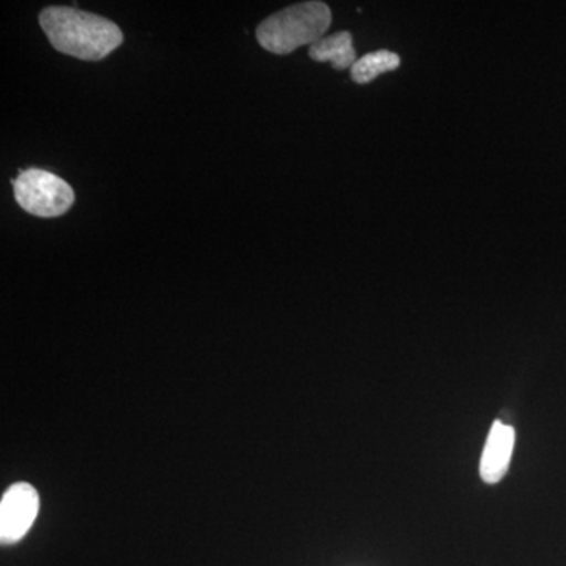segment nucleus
<instances>
[{
    "instance_id": "1",
    "label": "nucleus",
    "mask_w": 566,
    "mask_h": 566,
    "mask_svg": "<svg viewBox=\"0 0 566 566\" xmlns=\"http://www.w3.org/2000/svg\"><path fill=\"white\" fill-rule=\"evenodd\" d=\"M40 25L54 50L81 61H102L123 43L115 22L73 7H48Z\"/></svg>"
},
{
    "instance_id": "2",
    "label": "nucleus",
    "mask_w": 566,
    "mask_h": 566,
    "mask_svg": "<svg viewBox=\"0 0 566 566\" xmlns=\"http://www.w3.org/2000/svg\"><path fill=\"white\" fill-rule=\"evenodd\" d=\"M333 13L323 2H303L271 14L256 28L264 50L285 55L305 44H315L331 28Z\"/></svg>"
},
{
    "instance_id": "3",
    "label": "nucleus",
    "mask_w": 566,
    "mask_h": 566,
    "mask_svg": "<svg viewBox=\"0 0 566 566\" xmlns=\"http://www.w3.org/2000/svg\"><path fill=\"white\" fill-rule=\"evenodd\" d=\"M13 191L22 210L39 218H57L74 203L73 188L48 170H24L13 181Z\"/></svg>"
},
{
    "instance_id": "4",
    "label": "nucleus",
    "mask_w": 566,
    "mask_h": 566,
    "mask_svg": "<svg viewBox=\"0 0 566 566\" xmlns=\"http://www.w3.org/2000/svg\"><path fill=\"white\" fill-rule=\"evenodd\" d=\"M40 497L29 483L10 486L0 501V539L2 543L20 542L28 534L39 515Z\"/></svg>"
},
{
    "instance_id": "5",
    "label": "nucleus",
    "mask_w": 566,
    "mask_h": 566,
    "mask_svg": "<svg viewBox=\"0 0 566 566\" xmlns=\"http://www.w3.org/2000/svg\"><path fill=\"white\" fill-rule=\"evenodd\" d=\"M515 441V428L495 420L490 434H488L482 460H480V476L488 485L501 482L509 472Z\"/></svg>"
},
{
    "instance_id": "6",
    "label": "nucleus",
    "mask_w": 566,
    "mask_h": 566,
    "mask_svg": "<svg viewBox=\"0 0 566 566\" xmlns=\"http://www.w3.org/2000/svg\"><path fill=\"white\" fill-rule=\"evenodd\" d=\"M308 54H311L312 61L333 63L335 70L353 69L354 63L357 62L353 36L349 32L334 33V35L316 41L315 44H312Z\"/></svg>"
},
{
    "instance_id": "7",
    "label": "nucleus",
    "mask_w": 566,
    "mask_h": 566,
    "mask_svg": "<svg viewBox=\"0 0 566 566\" xmlns=\"http://www.w3.org/2000/svg\"><path fill=\"white\" fill-rule=\"evenodd\" d=\"M400 63V55L395 52L387 50L370 52L354 63L352 77L356 84H368V82L375 81L379 74L397 70Z\"/></svg>"
}]
</instances>
